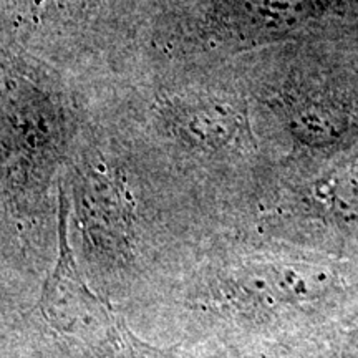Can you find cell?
<instances>
[{"label":"cell","instance_id":"1","mask_svg":"<svg viewBox=\"0 0 358 358\" xmlns=\"http://www.w3.org/2000/svg\"><path fill=\"white\" fill-rule=\"evenodd\" d=\"M65 110L20 58L0 50V189L29 185L64 143Z\"/></svg>","mask_w":358,"mask_h":358},{"label":"cell","instance_id":"2","mask_svg":"<svg viewBox=\"0 0 358 358\" xmlns=\"http://www.w3.org/2000/svg\"><path fill=\"white\" fill-rule=\"evenodd\" d=\"M40 308L48 325L70 342L100 357L131 358L153 352L138 340L110 302L85 284L66 237V206L62 196L58 257L43 287Z\"/></svg>","mask_w":358,"mask_h":358},{"label":"cell","instance_id":"3","mask_svg":"<svg viewBox=\"0 0 358 358\" xmlns=\"http://www.w3.org/2000/svg\"><path fill=\"white\" fill-rule=\"evenodd\" d=\"M161 113L182 140L204 150H221L250 134L248 101L227 90L168 96Z\"/></svg>","mask_w":358,"mask_h":358}]
</instances>
